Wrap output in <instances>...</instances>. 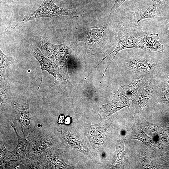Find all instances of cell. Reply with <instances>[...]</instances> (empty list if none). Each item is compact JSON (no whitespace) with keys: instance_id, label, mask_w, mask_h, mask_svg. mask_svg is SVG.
I'll return each mask as SVG.
<instances>
[{"instance_id":"1","label":"cell","mask_w":169,"mask_h":169,"mask_svg":"<svg viewBox=\"0 0 169 169\" xmlns=\"http://www.w3.org/2000/svg\"><path fill=\"white\" fill-rule=\"evenodd\" d=\"M111 14L100 18L95 26L84 29L79 41L85 44L86 58L100 53H106L108 48L107 36Z\"/></svg>"},{"instance_id":"2","label":"cell","mask_w":169,"mask_h":169,"mask_svg":"<svg viewBox=\"0 0 169 169\" xmlns=\"http://www.w3.org/2000/svg\"><path fill=\"white\" fill-rule=\"evenodd\" d=\"M78 12L76 9H69L59 7L53 0H44L40 6L35 11L25 17L23 19L17 21L5 29L6 32H9L17 26L35 18L48 17L57 18L65 15L77 17Z\"/></svg>"},{"instance_id":"3","label":"cell","mask_w":169,"mask_h":169,"mask_svg":"<svg viewBox=\"0 0 169 169\" xmlns=\"http://www.w3.org/2000/svg\"><path fill=\"white\" fill-rule=\"evenodd\" d=\"M145 32L135 25L132 27L126 28L121 30L119 33L118 41L115 49L108 55L103 58L96 66V68L105 59L114 52L115 54L108 66L105 69L102 77H103L108 67L118 53L123 49L136 48L141 49L145 51L147 50L144 45L142 40V37Z\"/></svg>"},{"instance_id":"4","label":"cell","mask_w":169,"mask_h":169,"mask_svg":"<svg viewBox=\"0 0 169 169\" xmlns=\"http://www.w3.org/2000/svg\"><path fill=\"white\" fill-rule=\"evenodd\" d=\"M115 119V116H113L105 121L94 125L81 123L82 130L92 148L96 152L101 153L104 152L107 133Z\"/></svg>"},{"instance_id":"5","label":"cell","mask_w":169,"mask_h":169,"mask_svg":"<svg viewBox=\"0 0 169 169\" xmlns=\"http://www.w3.org/2000/svg\"><path fill=\"white\" fill-rule=\"evenodd\" d=\"M33 39L47 58L53 61H57L60 65L67 67V60L71 49L70 43L55 44L40 33L35 36Z\"/></svg>"},{"instance_id":"6","label":"cell","mask_w":169,"mask_h":169,"mask_svg":"<svg viewBox=\"0 0 169 169\" xmlns=\"http://www.w3.org/2000/svg\"><path fill=\"white\" fill-rule=\"evenodd\" d=\"M31 53L40 64L41 71V77L40 84L37 89H39L43 78V71H46L49 74L52 75L55 81L52 86L57 82L67 81L69 79L67 71V67L58 65L54 61L47 58L37 47L31 49Z\"/></svg>"},{"instance_id":"7","label":"cell","mask_w":169,"mask_h":169,"mask_svg":"<svg viewBox=\"0 0 169 169\" xmlns=\"http://www.w3.org/2000/svg\"><path fill=\"white\" fill-rule=\"evenodd\" d=\"M153 90L152 84L147 80L142 79L137 93L132 102V106L138 113L142 112L151 96Z\"/></svg>"},{"instance_id":"8","label":"cell","mask_w":169,"mask_h":169,"mask_svg":"<svg viewBox=\"0 0 169 169\" xmlns=\"http://www.w3.org/2000/svg\"><path fill=\"white\" fill-rule=\"evenodd\" d=\"M136 90L131 84L119 87L113 100L122 108L129 107L136 94Z\"/></svg>"},{"instance_id":"9","label":"cell","mask_w":169,"mask_h":169,"mask_svg":"<svg viewBox=\"0 0 169 169\" xmlns=\"http://www.w3.org/2000/svg\"><path fill=\"white\" fill-rule=\"evenodd\" d=\"M127 138L129 140L137 139L144 143L148 147H157L161 148L162 144L149 136L143 131L139 123H135L130 128Z\"/></svg>"},{"instance_id":"10","label":"cell","mask_w":169,"mask_h":169,"mask_svg":"<svg viewBox=\"0 0 169 169\" xmlns=\"http://www.w3.org/2000/svg\"><path fill=\"white\" fill-rule=\"evenodd\" d=\"M128 68L133 72L138 74L150 73L155 69L157 65L155 62L147 59L135 58L126 62Z\"/></svg>"},{"instance_id":"11","label":"cell","mask_w":169,"mask_h":169,"mask_svg":"<svg viewBox=\"0 0 169 169\" xmlns=\"http://www.w3.org/2000/svg\"><path fill=\"white\" fill-rule=\"evenodd\" d=\"M65 135L68 142L72 146L87 155L94 162H98L95 157H93L86 143L83 140L78 131H76V133L74 131L73 133H65Z\"/></svg>"},{"instance_id":"12","label":"cell","mask_w":169,"mask_h":169,"mask_svg":"<svg viewBox=\"0 0 169 169\" xmlns=\"http://www.w3.org/2000/svg\"><path fill=\"white\" fill-rule=\"evenodd\" d=\"M126 139L122 137L118 142L116 150L112 160V168H124L126 162L124 144Z\"/></svg>"},{"instance_id":"13","label":"cell","mask_w":169,"mask_h":169,"mask_svg":"<svg viewBox=\"0 0 169 169\" xmlns=\"http://www.w3.org/2000/svg\"><path fill=\"white\" fill-rule=\"evenodd\" d=\"M158 34L146 32L143 34L142 40L147 51L161 53L164 50V46L159 42Z\"/></svg>"},{"instance_id":"14","label":"cell","mask_w":169,"mask_h":169,"mask_svg":"<svg viewBox=\"0 0 169 169\" xmlns=\"http://www.w3.org/2000/svg\"><path fill=\"white\" fill-rule=\"evenodd\" d=\"M157 5L154 3L146 9L136 12L134 14V20L135 25H138L139 22L146 18H154Z\"/></svg>"},{"instance_id":"15","label":"cell","mask_w":169,"mask_h":169,"mask_svg":"<svg viewBox=\"0 0 169 169\" xmlns=\"http://www.w3.org/2000/svg\"><path fill=\"white\" fill-rule=\"evenodd\" d=\"M144 125L145 128L150 132L155 140L158 141L160 140H165L166 134L158 125L148 122H146Z\"/></svg>"},{"instance_id":"16","label":"cell","mask_w":169,"mask_h":169,"mask_svg":"<svg viewBox=\"0 0 169 169\" xmlns=\"http://www.w3.org/2000/svg\"><path fill=\"white\" fill-rule=\"evenodd\" d=\"M15 60L13 58L4 54L0 50V80L6 81L5 78V72L8 66L14 63Z\"/></svg>"},{"instance_id":"17","label":"cell","mask_w":169,"mask_h":169,"mask_svg":"<svg viewBox=\"0 0 169 169\" xmlns=\"http://www.w3.org/2000/svg\"><path fill=\"white\" fill-rule=\"evenodd\" d=\"M162 98L165 103H169V74L164 83L162 91Z\"/></svg>"},{"instance_id":"18","label":"cell","mask_w":169,"mask_h":169,"mask_svg":"<svg viewBox=\"0 0 169 169\" xmlns=\"http://www.w3.org/2000/svg\"><path fill=\"white\" fill-rule=\"evenodd\" d=\"M141 160L143 168H155V164L152 163L150 160L146 158L145 155L142 154H136Z\"/></svg>"},{"instance_id":"19","label":"cell","mask_w":169,"mask_h":169,"mask_svg":"<svg viewBox=\"0 0 169 169\" xmlns=\"http://www.w3.org/2000/svg\"><path fill=\"white\" fill-rule=\"evenodd\" d=\"M126 0H115L113 6L111 8L110 13L111 14L115 13L119 7Z\"/></svg>"},{"instance_id":"20","label":"cell","mask_w":169,"mask_h":169,"mask_svg":"<svg viewBox=\"0 0 169 169\" xmlns=\"http://www.w3.org/2000/svg\"><path fill=\"white\" fill-rule=\"evenodd\" d=\"M166 0H154V3L157 5H161Z\"/></svg>"},{"instance_id":"21","label":"cell","mask_w":169,"mask_h":169,"mask_svg":"<svg viewBox=\"0 0 169 169\" xmlns=\"http://www.w3.org/2000/svg\"><path fill=\"white\" fill-rule=\"evenodd\" d=\"M166 29L168 33L169 34V22L167 25Z\"/></svg>"},{"instance_id":"22","label":"cell","mask_w":169,"mask_h":169,"mask_svg":"<svg viewBox=\"0 0 169 169\" xmlns=\"http://www.w3.org/2000/svg\"><path fill=\"white\" fill-rule=\"evenodd\" d=\"M168 125H168V126H169V124H168ZM168 130H169V128Z\"/></svg>"},{"instance_id":"23","label":"cell","mask_w":169,"mask_h":169,"mask_svg":"<svg viewBox=\"0 0 169 169\" xmlns=\"http://www.w3.org/2000/svg\"><path fill=\"white\" fill-rule=\"evenodd\" d=\"M57 0L60 1H61V0Z\"/></svg>"}]
</instances>
